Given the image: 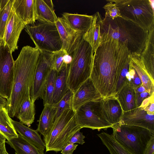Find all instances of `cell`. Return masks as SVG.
Masks as SVG:
<instances>
[{
	"mask_svg": "<svg viewBox=\"0 0 154 154\" xmlns=\"http://www.w3.org/2000/svg\"><path fill=\"white\" fill-rule=\"evenodd\" d=\"M101 44L111 39L125 43L131 54H141L145 45L148 31L121 17L102 18Z\"/></svg>",
	"mask_w": 154,
	"mask_h": 154,
	"instance_id": "3",
	"label": "cell"
},
{
	"mask_svg": "<svg viewBox=\"0 0 154 154\" xmlns=\"http://www.w3.org/2000/svg\"><path fill=\"white\" fill-rule=\"evenodd\" d=\"M5 142H4L0 146V154H9L6 150L5 145Z\"/></svg>",
	"mask_w": 154,
	"mask_h": 154,
	"instance_id": "45",
	"label": "cell"
},
{
	"mask_svg": "<svg viewBox=\"0 0 154 154\" xmlns=\"http://www.w3.org/2000/svg\"><path fill=\"white\" fill-rule=\"evenodd\" d=\"M25 30L40 52L60 50L62 43L55 24L37 20L26 25Z\"/></svg>",
	"mask_w": 154,
	"mask_h": 154,
	"instance_id": "8",
	"label": "cell"
},
{
	"mask_svg": "<svg viewBox=\"0 0 154 154\" xmlns=\"http://www.w3.org/2000/svg\"><path fill=\"white\" fill-rule=\"evenodd\" d=\"M92 23L88 31L83 35V38L91 46L95 52L101 42V23L102 18L97 12L93 15Z\"/></svg>",
	"mask_w": 154,
	"mask_h": 154,
	"instance_id": "19",
	"label": "cell"
},
{
	"mask_svg": "<svg viewBox=\"0 0 154 154\" xmlns=\"http://www.w3.org/2000/svg\"><path fill=\"white\" fill-rule=\"evenodd\" d=\"M94 54L91 45L82 38L79 45L72 54V60L68 67L67 84L73 93L90 78Z\"/></svg>",
	"mask_w": 154,
	"mask_h": 154,
	"instance_id": "4",
	"label": "cell"
},
{
	"mask_svg": "<svg viewBox=\"0 0 154 154\" xmlns=\"http://www.w3.org/2000/svg\"><path fill=\"white\" fill-rule=\"evenodd\" d=\"M12 122L17 132L23 138L35 146L40 151L44 152L45 149V143L36 130H33L20 122L12 120Z\"/></svg>",
	"mask_w": 154,
	"mask_h": 154,
	"instance_id": "22",
	"label": "cell"
},
{
	"mask_svg": "<svg viewBox=\"0 0 154 154\" xmlns=\"http://www.w3.org/2000/svg\"><path fill=\"white\" fill-rule=\"evenodd\" d=\"M73 93L69 89L64 96L57 103L53 105L56 108L55 119H57L65 110L71 108V100Z\"/></svg>",
	"mask_w": 154,
	"mask_h": 154,
	"instance_id": "34",
	"label": "cell"
},
{
	"mask_svg": "<svg viewBox=\"0 0 154 154\" xmlns=\"http://www.w3.org/2000/svg\"><path fill=\"white\" fill-rule=\"evenodd\" d=\"M57 72L51 69L45 84L43 98L44 105L52 104V98L54 89Z\"/></svg>",
	"mask_w": 154,
	"mask_h": 154,
	"instance_id": "32",
	"label": "cell"
},
{
	"mask_svg": "<svg viewBox=\"0 0 154 154\" xmlns=\"http://www.w3.org/2000/svg\"><path fill=\"white\" fill-rule=\"evenodd\" d=\"M119 124L142 127L154 133V114H148L140 107L123 112Z\"/></svg>",
	"mask_w": 154,
	"mask_h": 154,
	"instance_id": "14",
	"label": "cell"
},
{
	"mask_svg": "<svg viewBox=\"0 0 154 154\" xmlns=\"http://www.w3.org/2000/svg\"><path fill=\"white\" fill-rule=\"evenodd\" d=\"M112 134L118 142L131 154H145L154 133L146 128L118 124L113 126Z\"/></svg>",
	"mask_w": 154,
	"mask_h": 154,
	"instance_id": "7",
	"label": "cell"
},
{
	"mask_svg": "<svg viewBox=\"0 0 154 154\" xmlns=\"http://www.w3.org/2000/svg\"><path fill=\"white\" fill-rule=\"evenodd\" d=\"M37 20L55 24L58 17L43 0H35ZM36 20V21H37Z\"/></svg>",
	"mask_w": 154,
	"mask_h": 154,
	"instance_id": "29",
	"label": "cell"
},
{
	"mask_svg": "<svg viewBox=\"0 0 154 154\" xmlns=\"http://www.w3.org/2000/svg\"><path fill=\"white\" fill-rule=\"evenodd\" d=\"M140 56L146 70L154 81V26L148 31L145 47Z\"/></svg>",
	"mask_w": 154,
	"mask_h": 154,
	"instance_id": "18",
	"label": "cell"
},
{
	"mask_svg": "<svg viewBox=\"0 0 154 154\" xmlns=\"http://www.w3.org/2000/svg\"><path fill=\"white\" fill-rule=\"evenodd\" d=\"M97 135L110 154H131L118 142L112 134L103 132Z\"/></svg>",
	"mask_w": 154,
	"mask_h": 154,
	"instance_id": "30",
	"label": "cell"
},
{
	"mask_svg": "<svg viewBox=\"0 0 154 154\" xmlns=\"http://www.w3.org/2000/svg\"><path fill=\"white\" fill-rule=\"evenodd\" d=\"M102 97L90 78L73 93L71 100V108L75 112L85 104Z\"/></svg>",
	"mask_w": 154,
	"mask_h": 154,
	"instance_id": "15",
	"label": "cell"
},
{
	"mask_svg": "<svg viewBox=\"0 0 154 154\" xmlns=\"http://www.w3.org/2000/svg\"><path fill=\"white\" fill-rule=\"evenodd\" d=\"M142 108L148 114H154V93L151 95V99L148 103L145 106Z\"/></svg>",
	"mask_w": 154,
	"mask_h": 154,
	"instance_id": "39",
	"label": "cell"
},
{
	"mask_svg": "<svg viewBox=\"0 0 154 154\" xmlns=\"http://www.w3.org/2000/svg\"><path fill=\"white\" fill-rule=\"evenodd\" d=\"M100 107L103 117L112 126L119 123L123 111L116 97H102Z\"/></svg>",
	"mask_w": 154,
	"mask_h": 154,
	"instance_id": "16",
	"label": "cell"
},
{
	"mask_svg": "<svg viewBox=\"0 0 154 154\" xmlns=\"http://www.w3.org/2000/svg\"><path fill=\"white\" fill-rule=\"evenodd\" d=\"M116 97L123 112L128 111L137 108L134 89L128 81L117 93Z\"/></svg>",
	"mask_w": 154,
	"mask_h": 154,
	"instance_id": "25",
	"label": "cell"
},
{
	"mask_svg": "<svg viewBox=\"0 0 154 154\" xmlns=\"http://www.w3.org/2000/svg\"><path fill=\"white\" fill-rule=\"evenodd\" d=\"M40 53L35 47L26 46L14 61L12 88L6 106L11 117L15 116L23 101L30 97V91Z\"/></svg>",
	"mask_w": 154,
	"mask_h": 154,
	"instance_id": "2",
	"label": "cell"
},
{
	"mask_svg": "<svg viewBox=\"0 0 154 154\" xmlns=\"http://www.w3.org/2000/svg\"><path fill=\"white\" fill-rule=\"evenodd\" d=\"M68 65L64 63L61 70L57 72L51 105L58 103L69 89L66 82Z\"/></svg>",
	"mask_w": 154,
	"mask_h": 154,
	"instance_id": "24",
	"label": "cell"
},
{
	"mask_svg": "<svg viewBox=\"0 0 154 154\" xmlns=\"http://www.w3.org/2000/svg\"><path fill=\"white\" fill-rule=\"evenodd\" d=\"M34 103L31 100L30 97L26 98L21 104L15 116L20 122L28 127L31 126L35 119Z\"/></svg>",
	"mask_w": 154,
	"mask_h": 154,
	"instance_id": "27",
	"label": "cell"
},
{
	"mask_svg": "<svg viewBox=\"0 0 154 154\" xmlns=\"http://www.w3.org/2000/svg\"><path fill=\"white\" fill-rule=\"evenodd\" d=\"M12 8L26 25L36 21L35 0H13Z\"/></svg>",
	"mask_w": 154,
	"mask_h": 154,
	"instance_id": "17",
	"label": "cell"
},
{
	"mask_svg": "<svg viewBox=\"0 0 154 154\" xmlns=\"http://www.w3.org/2000/svg\"><path fill=\"white\" fill-rule=\"evenodd\" d=\"M131 54L126 44L116 39L101 44L94 53L90 78L102 97L116 96L120 73Z\"/></svg>",
	"mask_w": 154,
	"mask_h": 154,
	"instance_id": "1",
	"label": "cell"
},
{
	"mask_svg": "<svg viewBox=\"0 0 154 154\" xmlns=\"http://www.w3.org/2000/svg\"><path fill=\"white\" fill-rule=\"evenodd\" d=\"M56 115V108L49 104L44 105L36 130L45 138L50 132L54 123Z\"/></svg>",
	"mask_w": 154,
	"mask_h": 154,
	"instance_id": "23",
	"label": "cell"
},
{
	"mask_svg": "<svg viewBox=\"0 0 154 154\" xmlns=\"http://www.w3.org/2000/svg\"><path fill=\"white\" fill-rule=\"evenodd\" d=\"M134 89L135 92L141 93L146 91L142 84Z\"/></svg>",
	"mask_w": 154,
	"mask_h": 154,
	"instance_id": "44",
	"label": "cell"
},
{
	"mask_svg": "<svg viewBox=\"0 0 154 154\" xmlns=\"http://www.w3.org/2000/svg\"><path fill=\"white\" fill-rule=\"evenodd\" d=\"M51 69L48 53L40 52L30 91V98L32 101L35 102L39 98L43 99L45 84Z\"/></svg>",
	"mask_w": 154,
	"mask_h": 154,
	"instance_id": "11",
	"label": "cell"
},
{
	"mask_svg": "<svg viewBox=\"0 0 154 154\" xmlns=\"http://www.w3.org/2000/svg\"><path fill=\"white\" fill-rule=\"evenodd\" d=\"M127 77L128 81L131 83L134 89L142 84L137 72L131 65L130 62V67Z\"/></svg>",
	"mask_w": 154,
	"mask_h": 154,
	"instance_id": "36",
	"label": "cell"
},
{
	"mask_svg": "<svg viewBox=\"0 0 154 154\" xmlns=\"http://www.w3.org/2000/svg\"><path fill=\"white\" fill-rule=\"evenodd\" d=\"M44 2L52 10H54V5L52 0H43Z\"/></svg>",
	"mask_w": 154,
	"mask_h": 154,
	"instance_id": "46",
	"label": "cell"
},
{
	"mask_svg": "<svg viewBox=\"0 0 154 154\" xmlns=\"http://www.w3.org/2000/svg\"><path fill=\"white\" fill-rule=\"evenodd\" d=\"M73 29L83 35L89 29L92 23L93 15L64 13L62 17Z\"/></svg>",
	"mask_w": 154,
	"mask_h": 154,
	"instance_id": "20",
	"label": "cell"
},
{
	"mask_svg": "<svg viewBox=\"0 0 154 154\" xmlns=\"http://www.w3.org/2000/svg\"><path fill=\"white\" fill-rule=\"evenodd\" d=\"M109 0L115 4L123 19L146 32L154 26V0Z\"/></svg>",
	"mask_w": 154,
	"mask_h": 154,
	"instance_id": "6",
	"label": "cell"
},
{
	"mask_svg": "<svg viewBox=\"0 0 154 154\" xmlns=\"http://www.w3.org/2000/svg\"><path fill=\"white\" fill-rule=\"evenodd\" d=\"M6 142L14 149L16 154H45L19 134Z\"/></svg>",
	"mask_w": 154,
	"mask_h": 154,
	"instance_id": "26",
	"label": "cell"
},
{
	"mask_svg": "<svg viewBox=\"0 0 154 154\" xmlns=\"http://www.w3.org/2000/svg\"><path fill=\"white\" fill-rule=\"evenodd\" d=\"M135 93L137 107H140L144 100L151 96L150 94L147 91L141 93L135 92Z\"/></svg>",
	"mask_w": 154,
	"mask_h": 154,
	"instance_id": "38",
	"label": "cell"
},
{
	"mask_svg": "<svg viewBox=\"0 0 154 154\" xmlns=\"http://www.w3.org/2000/svg\"><path fill=\"white\" fill-rule=\"evenodd\" d=\"M66 52L62 49L52 53H48L49 59L52 69L59 72L64 64V58Z\"/></svg>",
	"mask_w": 154,
	"mask_h": 154,
	"instance_id": "33",
	"label": "cell"
},
{
	"mask_svg": "<svg viewBox=\"0 0 154 154\" xmlns=\"http://www.w3.org/2000/svg\"><path fill=\"white\" fill-rule=\"evenodd\" d=\"M7 100L6 99L0 96V109L2 108L6 107Z\"/></svg>",
	"mask_w": 154,
	"mask_h": 154,
	"instance_id": "43",
	"label": "cell"
},
{
	"mask_svg": "<svg viewBox=\"0 0 154 154\" xmlns=\"http://www.w3.org/2000/svg\"><path fill=\"white\" fill-rule=\"evenodd\" d=\"M55 24L62 43L61 49L67 54H72L79 45L83 34L72 29L62 17H58Z\"/></svg>",
	"mask_w": 154,
	"mask_h": 154,
	"instance_id": "12",
	"label": "cell"
},
{
	"mask_svg": "<svg viewBox=\"0 0 154 154\" xmlns=\"http://www.w3.org/2000/svg\"><path fill=\"white\" fill-rule=\"evenodd\" d=\"M6 139L4 135L0 131V146L4 142H6Z\"/></svg>",
	"mask_w": 154,
	"mask_h": 154,
	"instance_id": "47",
	"label": "cell"
},
{
	"mask_svg": "<svg viewBox=\"0 0 154 154\" xmlns=\"http://www.w3.org/2000/svg\"><path fill=\"white\" fill-rule=\"evenodd\" d=\"M14 61L8 46L0 41V96L7 100L12 88Z\"/></svg>",
	"mask_w": 154,
	"mask_h": 154,
	"instance_id": "10",
	"label": "cell"
},
{
	"mask_svg": "<svg viewBox=\"0 0 154 154\" xmlns=\"http://www.w3.org/2000/svg\"><path fill=\"white\" fill-rule=\"evenodd\" d=\"M101 98L85 104L75 112L76 123L81 128H86L100 131L102 129L106 130L112 128V126L103 118L101 113L100 102Z\"/></svg>",
	"mask_w": 154,
	"mask_h": 154,
	"instance_id": "9",
	"label": "cell"
},
{
	"mask_svg": "<svg viewBox=\"0 0 154 154\" xmlns=\"http://www.w3.org/2000/svg\"><path fill=\"white\" fill-rule=\"evenodd\" d=\"M13 0H0V40L2 39Z\"/></svg>",
	"mask_w": 154,
	"mask_h": 154,
	"instance_id": "31",
	"label": "cell"
},
{
	"mask_svg": "<svg viewBox=\"0 0 154 154\" xmlns=\"http://www.w3.org/2000/svg\"><path fill=\"white\" fill-rule=\"evenodd\" d=\"M85 136L82 133L78 131L75 132L72 137L69 140V143L75 144L78 143L81 145H83L85 143L84 139Z\"/></svg>",
	"mask_w": 154,
	"mask_h": 154,
	"instance_id": "37",
	"label": "cell"
},
{
	"mask_svg": "<svg viewBox=\"0 0 154 154\" xmlns=\"http://www.w3.org/2000/svg\"><path fill=\"white\" fill-rule=\"evenodd\" d=\"M145 154H154V136H152L149 141Z\"/></svg>",
	"mask_w": 154,
	"mask_h": 154,
	"instance_id": "41",
	"label": "cell"
},
{
	"mask_svg": "<svg viewBox=\"0 0 154 154\" xmlns=\"http://www.w3.org/2000/svg\"><path fill=\"white\" fill-rule=\"evenodd\" d=\"M26 25L17 16L12 8L3 37L0 40V41H3L8 46L12 53L18 49L17 44L20 36Z\"/></svg>",
	"mask_w": 154,
	"mask_h": 154,
	"instance_id": "13",
	"label": "cell"
},
{
	"mask_svg": "<svg viewBox=\"0 0 154 154\" xmlns=\"http://www.w3.org/2000/svg\"><path fill=\"white\" fill-rule=\"evenodd\" d=\"M9 116L7 109L5 107L0 109V131L8 140L18 137Z\"/></svg>",
	"mask_w": 154,
	"mask_h": 154,
	"instance_id": "28",
	"label": "cell"
},
{
	"mask_svg": "<svg viewBox=\"0 0 154 154\" xmlns=\"http://www.w3.org/2000/svg\"><path fill=\"white\" fill-rule=\"evenodd\" d=\"M71 54H66L65 55L64 58V64L68 65L70 64L72 60V56Z\"/></svg>",
	"mask_w": 154,
	"mask_h": 154,
	"instance_id": "42",
	"label": "cell"
},
{
	"mask_svg": "<svg viewBox=\"0 0 154 154\" xmlns=\"http://www.w3.org/2000/svg\"><path fill=\"white\" fill-rule=\"evenodd\" d=\"M106 1L108 2L103 7L105 11L104 18L114 20L118 17H121L119 9L115 4L109 0Z\"/></svg>",
	"mask_w": 154,
	"mask_h": 154,
	"instance_id": "35",
	"label": "cell"
},
{
	"mask_svg": "<svg viewBox=\"0 0 154 154\" xmlns=\"http://www.w3.org/2000/svg\"><path fill=\"white\" fill-rule=\"evenodd\" d=\"M78 146L77 144L69 143L61 151V153L62 154H72Z\"/></svg>",
	"mask_w": 154,
	"mask_h": 154,
	"instance_id": "40",
	"label": "cell"
},
{
	"mask_svg": "<svg viewBox=\"0 0 154 154\" xmlns=\"http://www.w3.org/2000/svg\"><path fill=\"white\" fill-rule=\"evenodd\" d=\"M130 64L139 76L146 91L151 95L154 93V81L150 77L143 66L140 54H131Z\"/></svg>",
	"mask_w": 154,
	"mask_h": 154,
	"instance_id": "21",
	"label": "cell"
},
{
	"mask_svg": "<svg viewBox=\"0 0 154 154\" xmlns=\"http://www.w3.org/2000/svg\"><path fill=\"white\" fill-rule=\"evenodd\" d=\"M75 112L71 108L65 110L54 120L47 137L44 138L46 151H61L68 144L72 135L81 128L76 123Z\"/></svg>",
	"mask_w": 154,
	"mask_h": 154,
	"instance_id": "5",
	"label": "cell"
}]
</instances>
